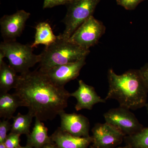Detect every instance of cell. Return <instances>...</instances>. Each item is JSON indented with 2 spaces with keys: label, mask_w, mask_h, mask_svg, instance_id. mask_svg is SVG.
I'll return each mask as SVG.
<instances>
[{
  "label": "cell",
  "mask_w": 148,
  "mask_h": 148,
  "mask_svg": "<svg viewBox=\"0 0 148 148\" xmlns=\"http://www.w3.org/2000/svg\"><path fill=\"white\" fill-rule=\"evenodd\" d=\"M0 93V117L5 119H11L17 108L22 106V103L13 93Z\"/></svg>",
  "instance_id": "2e32d148"
},
{
  "label": "cell",
  "mask_w": 148,
  "mask_h": 148,
  "mask_svg": "<svg viewBox=\"0 0 148 148\" xmlns=\"http://www.w3.org/2000/svg\"><path fill=\"white\" fill-rule=\"evenodd\" d=\"M59 116L61 118L60 127L62 130L77 137H90V123L86 117L75 113H66L65 111Z\"/></svg>",
  "instance_id": "8fae6325"
},
{
  "label": "cell",
  "mask_w": 148,
  "mask_h": 148,
  "mask_svg": "<svg viewBox=\"0 0 148 148\" xmlns=\"http://www.w3.org/2000/svg\"><path fill=\"white\" fill-rule=\"evenodd\" d=\"M104 117L106 122L119 130L125 136L135 134L144 127L134 114L122 107L110 109L104 114Z\"/></svg>",
  "instance_id": "52a82bcc"
},
{
  "label": "cell",
  "mask_w": 148,
  "mask_h": 148,
  "mask_svg": "<svg viewBox=\"0 0 148 148\" xmlns=\"http://www.w3.org/2000/svg\"><path fill=\"white\" fill-rule=\"evenodd\" d=\"M124 139L131 148H148V127H144L135 134L125 136Z\"/></svg>",
  "instance_id": "d6986e66"
},
{
  "label": "cell",
  "mask_w": 148,
  "mask_h": 148,
  "mask_svg": "<svg viewBox=\"0 0 148 148\" xmlns=\"http://www.w3.org/2000/svg\"><path fill=\"white\" fill-rule=\"evenodd\" d=\"M18 148H34L32 147H30V146L27 145L25 146V147H21V146H20Z\"/></svg>",
  "instance_id": "83f0119b"
},
{
  "label": "cell",
  "mask_w": 148,
  "mask_h": 148,
  "mask_svg": "<svg viewBox=\"0 0 148 148\" xmlns=\"http://www.w3.org/2000/svg\"><path fill=\"white\" fill-rule=\"evenodd\" d=\"M0 52L8 59L9 65L16 73L21 74L29 71V69L40 63L41 57L33 53V48L15 40H4L0 45Z\"/></svg>",
  "instance_id": "277c9868"
},
{
  "label": "cell",
  "mask_w": 148,
  "mask_h": 148,
  "mask_svg": "<svg viewBox=\"0 0 148 148\" xmlns=\"http://www.w3.org/2000/svg\"><path fill=\"white\" fill-rule=\"evenodd\" d=\"M85 60L86 58H83L73 63L55 66L43 73L56 84L64 86L67 83L79 76L81 70L86 64Z\"/></svg>",
  "instance_id": "30bf717a"
},
{
  "label": "cell",
  "mask_w": 148,
  "mask_h": 148,
  "mask_svg": "<svg viewBox=\"0 0 148 148\" xmlns=\"http://www.w3.org/2000/svg\"><path fill=\"white\" fill-rule=\"evenodd\" d=\"M100 0H74L69 4L64 19L66 28L59 37L68 40L75 31L90 16H93Z\"/></svg>",
  "instance_id": "5b68a950"
},
{
  "label": "cell",
  "mask_w": 148,
  "mask_h": 148,
  "mask_svg": "<svg viewBox=\"0 0 148 148\" xmlns=\"http://www.w3.org/2000/svg\"><path fill=\"white\" fill-rule=\"evenodd\" d=\"M11 125L8 120H4L0 122V143H4L7 136V132L11 129Z\"/></svg>",
  "instance_id": "7402d4cb"
},
{
  "label": "cell",
  "mask_w": 148,
  "mask_h": 148,
  "mask_svg": "<svg viewBox=\"0 0 148 148\" xmlns=\"http://www.w3.org/2000/svg\"><path fill=\"white\" fill-rule=\"evenodd\" d=\"M90 148H95L92 147V146H90ZM114 148H131L130 146L128 145H126V146L123 147H116Z\"/></svg>",
  "instance_id": "484cf974"
},
{
  "label": "cell",
  "mask_w": 148,
  "mask_h": 148,
  "mask_svg": "<svg viewBox=\"0 0 148 148\" xmlns=\"http://www.w3.org/2000/svg\"><path fill=\"white\" fill-rule=\"evenodd\" d=\"M140 70L148 87V63L144 65Z\"/></svg>",
  "instance_id": "cb8c5ba5"
},
{
  "label": "cell",
  "mask_w": 148,
  "mask_h": 148,
  "mask_svg": "<svg viewBox=\"0 0 148 148\" xmlns=\"http://www.w3.org/2000/svg\"><path fill=\"white\" fill-rule=\"evenodd\" d=\"M90 52L58 36L56 42L45 47L40 54L39 70L45 72L55 66L73 63L86 58Z\"/></svg>",
  "instance_id": "3957f363"
},
{
  "label": "cell",
  "mask_w": 148,
  "mask_h": 148,
  "mask_svg": "<svg viewBox=\"0 0 148 148\" xmlns=\"http://www.w3.org/2000/svg\"><path fill=\"white\" fill-rule=\"evenodd\" d=\"M145 0H116L117 4L127 10H133L139 4Z\"/></svg>",
  "instance_id": "44dd1931"
},
{
  "label": "cell",
  "mask_w": 148,
  "mask_h": 148,
  "mask_svg": "<svg viewBox=\"0 0 148 148\" xmlns=\"http://www.w3.org/2000/svg\"><path fill=\"white\" fill-rule=\"evenodd\" d=\"M9 65L3 61L0 64V93L8 92L16 88L20 75Z\"/></svg>",
  "instance_id": "9a60e30c"
},
{
  "label": "cell",
  "mask_w": 148,
  "mask_h": 148,
  "mask_svg": "<svg viewBox=\"0 0 148 148\" xmlns=\"http://www.w3.org/2000/svg\"><path fill=\"white\" fill-rule=\"evenodd\" d=\"M71 96L76 99L75 109L77 111L84 109L92 110L95 104L105 103L106 101L98 95L94 87L86 84L82 80L79 81L77 89L71 93Z\"/></svg>",
  "instance_id": "7c38bea8"
},
{
  "label": "cell",
  "mask_w": 148,
  "mask_h": 148,
  "mask_svg": "<svg viewBox=\"0 0 148 148\" xmlns=\"http://www.w3.org/2000/svg\"><path fill=\"white\" fill-rule=\"evenodd\" d=\"M42 148H58L54 143L47 144L43 147Z\"/></svg>",
  "instance_id": "d4e9b609"
},
{
  "label": "cell",
  "mask_w": 148,
  "mask_h": 148,
  "mask_svg": "<svg viewBox=\"0 0 148 148\" xmlns=\"http://www.w3.org/2000/svg\"><path fill=\"white\" fill-rule=\"evenodd\" d=\"M106 30L103 22L92 16L79 27L68 40L84 49L89 50L90 47L98 43Z\"/></svg>",
  "instance_id": "8992f818"
},
{
  "label": "cell",
  "mask_w": 148,
  "mask_h": 148,
  "mask_svg": "<svg viewBox=\"0 0 148 148\" xmlns=\"http://www.w3.org/2000/svg\"><path fill=\"white\" fill-rule=\"evenodd\" d=\"M20 135L10 132L7 136L4 143L7 148H18L20 145Z\"/></svg>",
  "instance_id": "ffe728a7"
},
{
  "label": "cell",
  "mask_w": 148,
  "mask_h": 148,
  "mask_svg": "<svg viewBox=\"0 0 148 148\" xmlns=\"http://www.w3.org/2000/svg\"><path fill=\"white\" fill-rule=\"evenodd\" d=\"M13 94L28 113L42 121L52 120L65 111L71 96L64 86L56 84L39 70L21 74Z\"/></svg>",
  "instance_id": "6da1fadb"
},
{
  "label": "cell",
  "mask_w": 148,
  "mask_h": 148,
  "mask_svg": "<svg viewBox=\"0 0 148 148\" xmlns=\"http://www.w3.org/2000/svg\"><path fill=\"white\" fill-rule=\"evenodd\" d=\"M74 1V0H72V1Z\"/></svg>",
  "instance_id": "f546056e"
},
{
  "label": "cell",
  "mask_w": 148,
  "mask_h": 148,
  "mask_svg": "<svg viewBox=\"0 0 148 148\" xmlns=\"http://www.w3.org/2000/svg\"><path fill=\"white\" fill-rule=\"evenodd\" d=\"M33 118L28 113L24 115L18 113L16 116L12 118L13 122L11 125V132L28 136L30 133V127Z\"/></svg>",
  "instance_id": "ac0fdd59"
},
{
  "label": "cell",
  "mask_w": 148,
  "mask_h": 148,
  "mask_svg": "<svg viewBox=\"0 0 148 148\" xmlns=\"http://www.w3.org/2000/svg\"><path fill=\"white\" fill-rule=\"evenodd\" d=\"M36 29L34 41L31 45L33 48L40 44L44 45L47 47L58 38V36L53 34L50 25L47 22H40L37 24Z\"/></svg>",
  "instance_id": "e0dca14e"
},
{
  "label": "cell",
  "mask_w": 148,
  "mask_h": 148,
  "mask_svg": "<svg viewBox=\"0 0 148 148\" xmlns=\"http://www.w3.org/2000/svg\"><path fill=\"white\" fill-rule=\"evenodd\" d=\"M50 137L58 148H88L92 141V137H77L63 131L60 127Z\"/></svg>",
  "instance_id": "4fadbf2b"
},
{
  "label": "cell",
  "mask_w": 148,
  "mask_h": 148,
  "mask_svg": "<svg viewBox=\"0 0 148 148\" xmlns=\"http://www.w3.org/2000/svg\"><path fill=\"white\" fill-rule=\"evenodd\" d=\"M35 120L32 132L27 136V145L34 148H42L45 145L54 143L48 135V129L39 119Z\"/></svg>",
  "instance_id": "5bb4252c"
},
{
  "label": "cell",
  "mask_w": 148,
  "mask_h": 148,
  "mask_svg": "<svg viewBox=\"0 0 148 148\" xmlns=\"http://www.w3.org/2000/svg\"><path fill=\"white\" fill-rule=\"evenodd\" d=\"M108 78L109 86L106 101L114 99L120 107L133 110L145 106L148 87L140 69H131L119 75L110 69Z\"/></svg>",
  "instance_id": "7a4b0ae2"
},
{
  "label": "cell",
  "mask_w": 148,
  "mask_h": 148,
  "mask_svg": "<svg viewBox=\"0 0 148 148\" xmlns=\"http://www.w3.org/2000/svg\"><path fill=\"white\" fill-rule=\"evenodd\" d=\"M92 132V146L95 148H115L125 137L119 130L106 122L96 123Z\"/></svg>",
  "instance_id": "ba28073f"
},
{
  "label": "cell",
  "mask_w": 148,
  "mask_h": 148,
  "mask_svg": "<svg viewBox=\"0 0 148 148\" xmlns=\"http://www.w3.org/2000/svg\"><path fill=\"white\" fill-rule=\"evenodd\" d=\"M0 148H7L4 143H0Z\"/></svg>",
  "instance_id": "4316f807"
},
{
  "label": "cell",
  "mask_w": 148,
  "mask_h": 148,
  "mask_svg": "<svg viewBox=\"0 0 148 148\" xmlns=\"http://www.w3.org/2000/svg\"><path fill=\"white\" fill-rule=\"evenodd\" d=\"M145 107H146V108H147V113L148 114V103H147L146 104Z\"/></svg>",
  "instance_id": "f1b7e54d"
},
{
  "label": "cell",
  "mask_w": 148,
  "mask_h": 148,
  "mask_svg": "<svg viewBox=\"0 0 148 148\" xmlns=\"http://www.w3.org/2000/svg\"><path fill=\"white\" fill-rule=\"evenodd\" d=\"M72 0H44V9L51 8L56 6L69 4Z\"/></svg>",
  "instance_id": "603a6c76"
},
{
  "label": "cell",
  "mask_w": 148,
  "mask_h": 148,
  "mask_svg": "<svg viewBox=\"0 0 148 148\" xmlns=\"http://www.w3.org/2000/svg\"><path fill=\"white\" fill-rule=\"evenodd\" d=\"M30 13L24 10H18L11 15H5L0 20L1 33L4 40H15L20 36Z\"/></svg>",
  "instance_id": "9c48e42d"
}]
</instances>
